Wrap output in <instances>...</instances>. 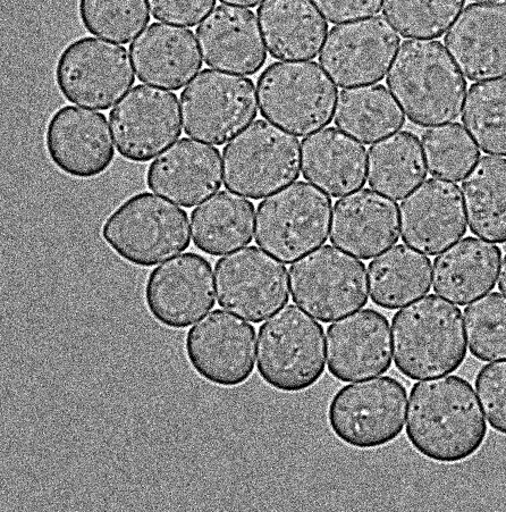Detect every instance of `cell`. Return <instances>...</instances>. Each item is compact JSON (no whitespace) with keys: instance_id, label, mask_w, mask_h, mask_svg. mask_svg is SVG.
Segmentation results:
<instances>
[{"instance_id":"1","label":"cell","mask_w":506,"mask_h":512,"mask_svg":"<svg viewBox=\"0 0 506 512\" xmlns=\"http://www.w3.org/2000/svg\"><path fill=\"white\" fill-rule=\"evenodd\" d=\"M487 424L471 384L450 375L416 383L410 392L407 438L421 456L457 464L475 455Z\"/></svg>"},{"instance_id":"2","label":"cell","mask_w":506,"mask_h":512,"mask_svg":"<svg viewBox=\"0 0 506 512\" xmlns=\"http://www.w3.org/2000/svg\"><path fill=\"white\" fill-rule=\"evenodd\" d=\"M386 83L408 119L423 128L457 120L467 94L466 79L436 40L404 41Z\"/></svg>"},{"instance_id":"3","label":"cell","mask_w":506,"mask_h":512,"mask_svg":"<svg viewBox=\"0 0 506 512\" xmlns=\"http://www.w3.org/2000/svg\"><path fill=\"white\" fill-rule=\"evenodd\" d=\"M394 363L413 381L452 374L467 357L460 308L435 295L421 298L393 317Z\"/></svg>"},{"instance_id":"4","label":"cell","mask_w":506,"mask_h":512,"mask_svg":"<svg viewBox=\"0 0 506 512\" xmlns=\"http://www.w3.org/2000/svg\"><path fill=\"white\" fill-rule=\"evenodd\" d=\"M101 237L133 266L148 268L190 247L187 212L151 192H140L107 217Z\"/></svg>"},{"instance_id":"5","label":"cell","mask_w":506,"mask_h":512,"mask_svg":"<svg viewBox=\"0 0 506 512\" xmlns=\"http://www.w3.org/2000/svg\"><path fill=\"white\" fill-rule=\"evenodd\" d=\"M324 327L297 306L289 305L260 326L258 373L268 386L284 393H300L325 373Z\"/></svg>"},{"instance_id":"6","label":"cell","mask_w":506,"mask_h":512,"mask_svg":"<svg viewBox=\"0 0 506 512\" xmlns=\"http://www.w3.org/2000/svg\"><path fill=\"white\" fill-rule=\"evenodd\" d=\"M337 88L316 62H277L257 81L264 119L297 137H306L333 121Z\"/></svg>"},{"instance_id":"7","label":"cell","mask_w":506,"mask_h":512,"mask_svg":"<svg viewBox=\"0 0 506 512\" xmlns=\"http://www.w3.org/2000/svg\"><path fill=\"white\" fill-rule=\"evenodd\" d=\"M300 141L278 125L258 120L223 150L226 189L259 200L297 181Z\"/></svg>"},{"instance_id":"8","label":"cell","mask_w":506,"mask_h":512,"mask_svg":"<svg viewBox=\"0 0 506 512\" xmlns=\"http://www.w3.org/2000/svg\"><path fill=\"white\" fill-rule=\"evenodd\" d=\"M407 404L406 386L391 376L345 385L328 405V426L345 446L382 448L402 433Z\"/></svg>"},{"instance_id":"9","label":"cell","mask_w":506,"mask_h":512,"mask_svg":"<svg viewBox=\"0 0 506 512\" xmlns=\"http://www.w3.org/2000/svg\"><path fill=\"white\" fill-rule=\"evenodd\" d=\"M332 199L307 182L292 183L258 206L255 240L284 264L323 246L330 233Z\"/></svg>"},{"instance_id":"10","label":"cell","mask_w":506,"mask_h":512,"mask_svg":"<svg viewBox=\"0 0 506 512\" xmlns=\"http://www.w3.org/2000/svg\"><path fill=\"white\" fill-rule=\"evenodd\" d=\"M289 275L293 301L320 322L340 320L367 305L366 266L340 249L312 251L291 266Z\"/></svg>"},{"instance_id":"11","label":"cell","mask_w":506,"mask_h":512,"mask_svg":"<svg viewBox=\"0 0 506 512\" xmlns=\"http://www.w3.org/2000/svg\"><path fill=\"white\" fill-rule=\"evenodd\" d=\"M257 97L251 79L206 69L181 94L184 131L191 138L223 146L256 119Z\"/></svg>"},{"instance_id":"12","label":"cell","mask_w":506,"mask_h":512,"mask_svg":"<svg viewBox=\"0 0 506 512\" xmlns=\"http://www.w3.org/2000/svg\"><path fill=\"white\" fill-rule=\"evenodd\" d=\"M132 66L126 48L84 37L59 55L56 85L67 102L107 111L134 85Z\"/></svg>"},{"instance_id":"13","label":"cell","mask_w":506,"mask_h":512,"mask_svg":"<svg viewBox=\"0 0 506 512\" xmlns=\"http://www.w3.org/2000/svg\"><path fill=\"white\" fill-rule=\"evenodd\" d=\"M218 305L252 323H261L289 302L285 265L257 247L235 251L215 266Z\"/></svg>"},{"instance_id":"14","label":"cell","mask_w":506,"mask_h":512,"mask_svg":"<svg viewBox=\"0 0 506 512\" xmlns=\"http://www.w3.org/2000/svg\"><path fill=\"white\" fill-rule=\"evenodd\" d=\"M184 351L202 380L221 388H236L255 371L256 330L241 318L217 309L190 329Z\"/></svg>"},{"instance_id":"15","label":"cell","mask_w":506,"mask_h":512,"mask_svg":"<svg viewBox=\"0 0 506 512\" xmlns=\"http://www.w3.org/2000/svg\"><path fill=\"white\" fill-rule=\"evenodd\" d=\"M401 39L384 16L336 25L325 40L319 63L340 88L371 85L389 71Z\"/></svg>"},{"instance_id":"16","label":"cell","mask_w":506,"mask_h":512,"mask_svg":"<svg viewBox=\"0 0 506 512\" xmlns=\"http://www.w3.org/2000/svg\"><path fill=\"white\" fill-rule=\"evenodd\" d=\"M118 153L133 163H147L182 134L179 98L174 92L139 85L109 113Z\"/></svg>"},{"instance_id":"17","label":"cell","mask_w":506,"mask_h":512,"mask_svg":"<svg viewBox=\"0 0 506 512\" xmlns=\"http://www.w3.org/2000/svg\"><path fill=\"white\" fill-rule=\"evenodd\" d=\"M145 301L158 324L171 330L187 329L215 306L212 264L196 253L168 260L149 274Z\"/></svg>"},{"instance_id":"18","label":"cell","mask_w":506,"mask_h":512,"mask_svg":"<svg viewBox=\"0 0 506 512\" xmlns=\"http://www.w3.org/2000/svg\"><path fill=\"white\" fill-rule=\"evenodd\" d=\"M45 144L55 167L75 179L97 178L115 158L107 117L77 106L59 108L50 117Z\"/></svg>"},{"instance_id":"19","label":"cell","mask_w":506,"mask_h":512,"mask_svg":"<svg viewBox=\"0 0 506 512\" xmlns=\"http://www.w3.org/2000/svg\"><path fill=\"white\" fill-rule=\"evenodd\" d=\"M466 220L461 189L448 180L421 183L400 206L403 242L428 256L460 240L467 232Z\"/></svg>"},{"instance_id":"20","label":"cell","mask_w":506,"mask_h":512,"mask_svg":"<svg viewBox=\"0 0 506 512\" xmlns=\"http://www.w3.org/2000/svg\"><path fill=\"white\" fill-rule=\"evenodd\" d=\"M327 366L348 383L385 374L392 366L389 320L377 310H359L327 329Z\"/></svg>"},{"instance_id":"21","label":"cell","mask_w":506,"mask_h":512,"mask_svg":"<svg viewBox=\"0 0 506 512\" xmlns=\"http://www.w3.org/2000/svg\"><path fill=\"white\" fill-rule=\"evenodd\" d=\"M444 43L468 80L506 77V3L470 4L454 21Z\"/></svg>"},{"instance_id":"22","label":"cell","mask_w":506,"mask_h":512,"mask_svg":"<svg viewBox=\"0 0 506 512\" xmlns=\"http://www.w3.org/2000/svg\"><path fill=\"white\" fill-rule=\"evenodd\" d=\"M222 176L219 150L184 138L151 163L147 186L157 195L191 208L221 189Z\"/></svg>"},{"instance_id":"23","label":"cell","mask_w":506,"mask_h":512,"mask_svg":"<svg viewBox=\"0 0 506 512\" xmlns=\"http://www.w3.org/2000/svg\"><path fill=\"white\" fill-rule=\"evenodd\" d=\"M399 206L371 189H361L336 201L330 240L334 246L368 260L400 239Z\"/></svg>"},{"instance_id":"24","label":"cell","mask_w":506,"mask_h":512,"mask_svg":"<svg viewBox=\"0 0 506 512\" xmlns=\"http://www.w3.org/2000/svg\"><path fill=\"white\" fill-rule=\"evenodd\" d=\"M205 63L213 69L253 75L267 61L266 46L255 13L219 5L197 29Z\"/></svg>"},{"instance_id":"25","label":"cell","mask_w":506,"mask_h":512,"mask_svg":"<svg viewBox=\"0 0 506 512\" xmlns=\"http://www.w3.org/2000/svg\"><path fill=\"white\" fill-rule=\"evenodd\" d=\"M134 70L142 83L168 90L187 86L202 67L195 33L153 23L130 46Z\"/></svg>"},{"instance_id":"26","label":"cell","mask_w":506,"mask_h":512,"mask_svg":"<svg viewBox=\"0 0 506 512\" xmlns=\"http://www.w3.org/2000/svg\"><path fill=\"white\" fill-rule=\"evenodd\" d=\"M303 178L331 197L365 186L367 151L358 140L336 128L320 130L302 140Z\"/></svg>"},{"instance_id":"27","label":"cell","mask_w":506,"mask_h":512,"mask_svg":"<svg viewBox=\"0 0 506 512\" xmlns=\"http://www.w3.org/2000/svg\"><path fill=\"white\" fill-rule=\"evenodd\" d=\"M258 20L269 54L275 60H314L323 48L328 24L311 0H266Z\"/></svg>"},{"instance_id":"28","label":"cell","mask_w":506,"mask_h":512,"mask_svg":"<svg viewBox=\"0 0 506 512\" xmlns=\"http://www.w3.org/2000/svg\"><path fill=\"white\" fill-rule=\"evenodd\" d=\"M501 260L502 250L493 243L463 239L435 258L434 291L452 304L466 306L495 288Z\"/></svg>"},{"instance_id":"29","label":"cell","mask_w":506,"mask_h":512,"mask_svg":"<svg viewBox=\"0 0 506 512\" xmlns=\"http://www.w3.org/2000/svg\"><path fill=\"white\" fill-rule=\"evenodd\" d=\"M255 205L229 191L216 193L191 213L192 239L209 256H223L251 243Z\"/></svg>"},{"instance_id":"30","label":"cell","mask_w":506,"mask_h":512,"mask_svg":"<svg viewBox=\"0 0 506 512\" xmlns=\"http://www.w3.org/2000/svg\"><path fill=\"white\" fill-rule=\"evenodd\" d=\"M368 283L375 305L399 309L427 295L432 287V262L418 251L398 245L369 264Z\"/></svg>"},{"instance_id":"31","label":"cell","mask_w":506,"mask_h":512,"mask_svg":"<svg viewBox=\"0 0 506 512\" xmlns=\"http://www.w3.org/2000/svg\"><path fill=\"white\" fill-rule=\"evenodd\" d=\"M462 197L470 231L506 243V159L480 158L462 181Z\"/></svg>"},{"instance_id":"32","label":"cell","mask_w":506,"mask_h":512,"mask_svg":"<svg viewBox=\"0 0 506 512\" xmlns=\"http://www.w3.org/2000/svg\"><path fill=\"white\" fill-rule=\"evenodd\" d=\"M368 183L382 195L401 200L426 179L423 147L415 133L401 131L368 151Z\"/></svg>"},{"instance_id":"33","label":"cell","mask_w":506,"mask_h":512,"mask_svg":"<svg viewBox=\"0 0 506 512\" xmlns=\"http://www.w3.org/2000/svg\"><path fill=\"white\" fill-rule=\"evenodd\" d=\"M334 122L361 144L371 145L399 131L406 117L389 90L370 85L340 92Z\"/></svg>"},{"instance_id":"34","label":"cell","mask_w":506,"mask_h":512,"mask_svg":"<svg viewBox=\"0 0 506 512\" xmlns=\"http://www.w3.org/2000/svg\"><path fill=\"white\" fill-rule=\"evenodd\" d=\"M462 123L484 153L506 156V79L472 85L462 108Z\"/></svg>"},{"instance_id":"35","label":"cell","mask_w":506,"mask_h":512,"mask_svg":"<svg viewBox=\"0 0 506 512\" xmlns=\"http://www.w3.org/2000/svg\"><path fill=\"white\" fill-rule=\"evenodd\" d=\"M426 165L433 178L459 182L472 170L480 151L460 123L438 125L424 132Z\"/></svg>"},{"instance_id":"36","label":"cell","mask_w":506,"mask_h":512,"mask_svg":"<svg viewBox=\"0 0 506 512\" xmlns=\"http://www.w3.org/2000/svg\"><path fill=\"white\" fill-rule=\"evenodd\" d=\"M79 16L91 35L122 45L150 22L146 0H79Z\"/></svg>"},{"instance_id":"37","label":"cell","mask_w":506,"mask_h":512,"mask_svg":"<svg viewBox=\"0 0 506 512\" xmlns=\"http://www.w3.org/2000/svg\"><path fill=\"white\" fill-rule=\"evenodd\" d=\"M466 0H383L386 20L403 38H441Z\"/></svg>"},{"instance_id":"38","label":"cell","mask_w":506,"mask_h":512,"mask_svg":"<svg viewBox=\"0 0 506 512\" xmlns=\"http://www.w3.org/2000/svg\"><path fill=\"white\" fill-rule=\"evenodd\" d=\"M463 315L471 355L487 363L506 359V297L489 293L472 302Z\"/></svg>"},{"instance_id":"39","label":"cell","mask_w":506,"mask_h":512,"mask_svg":"<svg viewBox=\"0 0 506 512\" xmlns=\"http://www.w3.org/2000/svg\"><path fill=\"white\" fill-rule=\"evenodd\" d=\"M476 390L488 424L506 435V360L480 369Z\"/></svg>"},{"instance_id":"40","label":"cell","mask_w":506,"mask_h":512,"mask_svg":"<svg viewBox=\"0 0 506 512\" xmlns=\"http://www.w3.org/2000/svg\"><path fill=\"white\" fill-rule=\"evenodd\" d=\"M156 20L193 28L213 11L216 0H147Z\"/></svg>"},{"instance_id":"41","label":"cell","mask_w":506,"mask_h":512,"mask_svg":"<svg viewBox=\"0 0 506 512\" xmlns=\"http://www.w3.org/2000/svg\"><path fill=\"white\" fill-rule=\"evenodd\" d=\"M330 23L371 18L381 12L382 0H311Z\"/></svg>"},{"instance_id":"42","label":"cell","mask_w":506,"mask_h":512,"mask_svg":"<svg viewBox=\"0 0 506 512\" xmlns=\"http://www.w3.org/2000/svg\"><path fill=\"white\" fill-rule=\"evenodd\" d=\"M219 2H222L224 4H230L234 6H243V7H257L261 2H264V0H219Z\"/></svg>"},{"instance_id":"43","label":"cell","mask_w":506,"mask_h":512,"mask_svg":"<svg viewBox=\"0 0 506 512\" xmlns=\"http://www.w3.org/2000/svg\"><path fill=\"white\" fill-rule=\"evenodd\" d=\"M499 274V289L506 296V255L501 264Z\"/></svg>"},{"instance_id":"44","label":"cell","mask_w":506,"mask_h":512,"mask_svg":"<svg viewBox=\"0 0 506 512\" xmlns=\"http://www.w3.org/2000/svg\"><path fill=\"white\" fill-rule=\"evenodd\" d=\"M474 2H479V3H494V2H502V0H474Z\"/></svg>"}]
</instances>
